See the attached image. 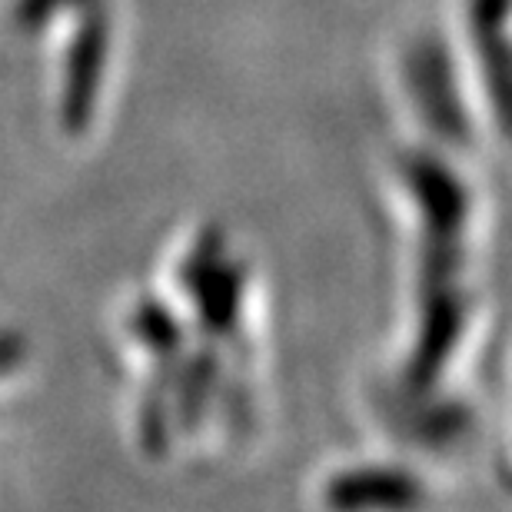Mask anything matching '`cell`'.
I'll list each match as a JSON object with an SVG mask.
<instances>
[]
</instances>
